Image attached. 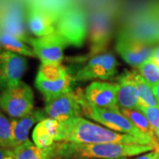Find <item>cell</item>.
<instances>
[{"instance_id": "8", "label": "cell", "mask_w": 159, "mask_h": 159, "mask_svg": "<svg viewBox=\"0 0 159 159\" xmlns=\"http://www.w3.org/2000/svg\"><path fill=\"white\" fill-rule=\"evenodd\" d=\"M85 95L80 90H70L59 96L45 100L44 111L49 118L62 123L84 115L83 104Z\"/></svg>"}, {"instance_id": "28", "label": "cell", "mask_w": 159, "mask_h": 159, "mask_svg": "<svg viewBox=\"0 0 159 159\" xmlns=\"http://www.w3.org/2000/svg\"><path fill=\"white\" fill-rule=\"evenodd\" d=\"M150 59L159 66V43L155 47L153 53H152V56L150 57Z\"/></svg>"}, {"instance_id": "12", "label": "cell", "mask_w": 159, "mask_h": 159, "mask_svg": "<svg viewBox=\"0 0 159 159\" xmlns=\"http://www.w3.org/2000/svg\"><path fill=\"white\" fill-rule=\"evenodd\" d=\"M28 68V61L23 56L0 50V94L19 83Z\"/></svg>"}, {"instance_id": "4", "label": "cell", "mask_w": 159, "mask_h": 159, "mask_svg": "<svg viewBox=\"0 0 159 159\" xmlns=\"http://www.w3.org/2000/svg\"><path fill=\"white\" fill-rule=\"evenodd\" d=\"M56 32L69 45L81 47L89 34V18L85 10L78 5H71L58 13Z\"/></svg>"}, {"instance_id": "19", "label": "cell", "mask_w": 159, "mask_h": 159, "mask_svg": "<svg viewBox=\"0 0 159 159\" xmlns=\"http://www.w3.org/2000/svg\"><path fill=\"white\" fill-rule=\"evenodd\" d=\"M74 80V78L70 74L63 77L62 79L52 81L35 79V87L43 95L45 100H48L72 90Z\"/></svg>"}, {"instance_id": "36", "label": "cell", "mask_w": 159, "mask_h": 159, "mask_svg": "<svg viewBox=\"0 0 159 159\" xmlns=\"http://www.w3.org/2000/svg\"><path fill=\"white\" fill-rule=\"evenodd\" d=\"M0 50H1V49H0Z\"/></svg>"}, {"instance_id": "31", "label": "cell", "mask_w": 159, "mask_h": 159, "mask_svg": "<svg viewBox=\"0 0 159 159\" xmlns=\"http://www.w3.org/2000/svg\"><path fill=\"white\" fill-rule=\"evenodd\" d=\"M153 8L154 11H155V14H156V17H157V22H158L159 27V3L153 5Z\"/></svg>"}, {"instance_id": "3", "label": "cell", "mask_w": 159, "mask_h": 159, "mask_svg": "<svg viewBox=\"0 0 159 159\" xmlns=\"http://www.w3.org/2000/svg\"><path fill=\"white\" fill-rule=\"evenodd\" d=\"M117 8L104 5L97 8L89 18V55L91 57L103 53L112 38Z\"/></svg>"}, {"instance_id": "1", "label": "cell", "mask_w": 159, "mask_h": 159, "mask_svg": "<svg viewBox=\"0 0 159 159\" xmlns=\"http://www.w3.org/2000/svg\"><path fill=\"white\" fill-rule=\"evenodd\" d=\"M51 148L54 159H119L155 150L152 145L125 143L81 144L64 142H55Z\"/></svg>"}, {"instance_id": "18", "label": "cell", "mask_w": 159, "mask_h": 159, "mask_svg": "<svg viewBox=\"0 0 159 159\" xmlns=\"http://www.w3.org/2000/svg\"><path fill=\"white\" fill-rule=\"evenodd\" d=\"M59 134V122L46 118L36 124L33 131V142L40 148H48L57 142Z\"/></svg>"}, {"instance_id": "33", "label": "cell", "mask_w": 159, "mask_h": 159, "mask_svg": "<svg viewBox=\"0 0 159 159\" xmlns=\"http://www.w3.org/2000/svg\"><path fill=\"white\" fill-rule=\"evenodd\" d=\"M155 134H156V135H157V139H158L159 141V129H157V130L156 131Z\"/></svg>"}, {"instance_id": "34", "label": "cell", "mask_w": 159, "mask_h": 159, "mask_svg": "<svg viewBox=\"0 0 159 159\" xmlns=\"http://www.w3.org/2000/svg\"><path fill=\"white\" fill-rule=\"evenodd\" d=\"M119 159H127L126 157H122V158H119Z\"/></svg>"}, {"instance_id": "11", "label": "cell", "mask_w": 159, "mask_h": 159, "mask_svg": "<svg viewBox=\"0 0 159 159\" xmlns=\"http://www.w3.org/2000/svg\"><path fill=\"white\" fill-rule=\"evenodd\" d=\"M119 83L93 81L86 88V103L93 108L119 110Z\"/></svg>"}, {"instance_id": "5", "label": "cell", "mask_w": 159, "mask_h": 159, "mask_svg": "<svg viewBox=\"0 0 159 159\" xmlns=\"http://www.w3.org/2000/svg\"><path fill=\"white\" fill-rule=\"evenodd\" d=\"M83 108H84V115L106 126L110 130L136 137L144 142L146 145L154 146L152 139L141 132L135 125H134L130 120L122 114L120 109L109 110V109L93 108L86 103V99L84 101Z\"/></svg>"}, {"instance_id": "26", "label": "cell", "mask_w": 159, "mask_h": 159, "mask_svg": "<svg viewBox=\"0 0 159 159\" xmlns=\"http://www.w3.org/2000/svg\"><path fill=\"white\" fill-rule=\"evenodd\" d=\"M140 111L147 118L153 130L159 129V107H141Z\"/></svg>"}, {"instance_id": "15", "label": "cell", "mask_w": 159, "mask_h": 159, "mask_svg": "<svg viewBox=\"0 0 159 159\" xmlns=\"http://www.w3.org/2000/svg\"><path fill=\"white\" fill-rule=\"evenodd\" d=\"M47 116L48 115L46 114L44 110L34 109L31 112L22 118L11 119V123L14 148L28 142L30 129L35 124H38L40 121L48 118Z\"/></svg>"}, {"instance_id": "25", "label": "cell", "mask_w": 159, "mask_h": 159, "mask_svg": "<svg viewBox=\"0 0 159 159\" xmlns=\"http://www.w3.org/2000/svg\"><path fill=\"white\" fill-rule=\"evenodd\" d=\"M137 68L138 73L151 87L157 85L159 82V66L150 58Z\"/></svg>"}, {"instance_id": "32", "label": "cell", "mask_w": 159, "mask_h": 159, "mask_svg": "<svg viewBox=\"0 0 159 159\" xmlns=\"http://www.w3.org/2000/svg\"><path fill=\"white\" fill-rule=\"evenodd\" d=\"M152 159H159V150H155V155Z\"/></svg>"}, {"instance_id": "9", "label": "cell", "mask_w": 159, "mask_h": 159, "mask_svg": "<svg viewBox=\"0 0 159 159\" xmlns=\"http://www.w3.org/2000/svg\"><path fill=\"white\" fill-rule=\"evenodd\" d=\"M29 44L43 65H61L64 51L69 45L57 32L42 37H30Z\"/></svg>"}, {"instance_id": "24", "label": "cell", "mask_w": 159, "mask_h": 159, "mask_svg": "<svg viewBox=\"0 0 159 159\" xmlns=\"http://www.w3.org/2000/svg\"><path fill=\"white\" fill-rule=\"evenodd\" d=\"M0 147L12 150L13 139L11 119H9L0 111Z\"/></svg>"}, {"instance_id": "10", "label": "cell", "mask_w": 159, "mask_h": 159, "mask_svg": "<svg viewBox=\"0 0 159 159\" xmlns=\"http://www.w3.org/2000/svg\"><path fill=\"white\" fill-rule=\"evenodd\" d=\"M119 63L111 52H103L90 57L89 62L77 72L74 80L87 81L91 80H108L114 77L118 72Z\"/></svg>"}, {"instance_id": "27", "label": "cell", "mask_w": 159, "mask_h": 159, "mask_svg": "<svg viewBox=\"0 0 159 159\" xmlns=\"http://www.w3.org/2000/svg\"><path fill=\"white\" fill-rule=\"evenodd\" d=\"M0 159H15L12 150L0 147Z\"/></svg>"}, {"instance_id": "30", "label": "cell", "mask_w": 159, "mask_h": 159, "mask_svg": "<svg viewBox=\"0 0 159 159\" xmlns=\"http://www.w3.org/2000/svg\"><path fill=\"white\" fill-rule=\"evenodd\" d=\"M152 89H153L154 95H155V97H156V98H157V102L159 103V82L157 85L152 87Z\"/></svg>"}, {"instance_id": "35", "label": "cell", "mask_w": 159, "mask_h": 159, "mask_svg": "<svg viewBox=\"0 0 159 159\" xmlns=\"http://www.w3.org/2000/svg\"><path fill=\"white\" fill-rule=\"evenodd\" d=\"M74 159H89V158H74Z\"/></svg>"}, {"instance_id": "7", "label": "cell", "mask_w": 159, "mask_h": 159, "mask_svg": "<svg viewBox=\"0 0 159 159\" xmlns=\"http://www.w3.org/2000/svg\"><path fill=\"white\" fill-rule=\"evenodd\" d=\"M0 109L11 119H20L34 110V93L24 81L0 94Z\"/></svg>"}, {"instance_id": "22", "label": "cell", "mask_w": 159, "mask_h": 159, "mask_svg": "<svg viewBox=\"0 0 159 159\" xmlns=\"http://www.w3.org/2000/svg\"><path fill=\"white\" fill-rule=\"evenodd\" d=\"M134 73V80L138 90L141 107H159V103L154 95L152 87L136 71Z\"/></svg>"}, {"instance_id": "21", "label": "cell", "mask_w": 159, "mask_h": 159, "mask_svg": "<svg viewBox=\"0 0 159 159\" xmlns=\"http://www.w3.org/2000/svg\"><path fill=\"white\" fill-rule=\"evenodd\" d=\"M15 159H54L52 148H40L28 141L12 149Z\"/></svg>"}, {"instance_id": "16", "label": "cell", "mask_w": 159, "mask_h": 159, "mask_svg": "<svg viewBox=\"0 0 159 159\" xmlns=\"http://www.w3.org/2000/svg\"><path fill=\"white\" fill-rule=\"evenodd\" d=\"M119 85L118 102L119 107L126 110H139L141 108L139 94L134 80L133 71H125L117 78Z\"/></svg>"}, {"instance_id": "17", "label": "cell", "mask_w": 159, "mask_h": 159, "mask_svg": "<svg viewBox=\"0 0 159 159\" xmlns=\"http://www.w3.org/2000/svg\"><path fill=\"white\" fill-rule=\"evenodd\" d=\"M0 31L18 37L29 43L30 37L27 33L22 12L17 7H11L0 17Z\"/></svg>"}, {"instance_id": "13", "label": "cell", "mask_w": 159, "mask_h": 159, "mask_svg": "<svg viewBox=\"0 0 159 159\" xmlns=\"http://www.w3.org/2000/svg\"><path fill=\"white\" fill-rule=\"evenodd\" d=\"M155 47L153 44L131 39L119 33L116 42L118 53L127 64L135 67H139L151 57Z\"/></svg>"}, {"instance_id": "14", "label": "cell", "mask_w": 159, "mask_h": 159, "mask_svg": "<svg viewBox=\"0 0 159 159\" xmlns=\"http://www.w3.org/2000/svg\"><path fill=\"white\" fill-rule=\"evenodd\" d=\"M57 14L38 6H32L27 13L29 31L36 37H42L56 32Z\"/></svg>"}, {"instance_id": "23", "label": "cell", "mask_w": 159, "mask_h": 159, "mask_svg": "<svg viewBox=\"0 0 159 159\" xmlns=\"http://www.w3.org/2000/svg\"><path fill=\"white\" fill-rule=\"evenodd\" d=\"M69 74L68 70L62 65H43L42 64L38 69L36 79L43 80H57L62 79Z\"/></svg>"}, {"instance_id": "20", "label": "cell", "mask_w": 159, "mask_h": 159, "mask_svg": "<svg viewBox=\"0 0 159 159\" xmlns=\"http://www.w3.org/2000/svg\"><path fill=\"white\" fill-rule=\"evenodd\" d=\"M0 49L23 57H36L32 47L11 34L0 31Z\"/></svg>"}, {"instance_id": "2", "label": "cell", "mask_w": 159, "mask_h": 159, "mask_svg": "<svg viewBox=\"0 0 159 159\" xmlns=\"http://www.w3.org/2000/svg\"><path fill=\"white\" fill-rule=\"evenodd\" d=\"M58 142L81 144L125 143L146 145L136 137L110 130L83 119L82 117L74 118L59 123V134L57 142Z\"/></svg>"}, {"instance_id": "29", "label": "cell", "mask_w": 159, "mask_h": 159, "mask_svg": "<svg viewBox=\"0 0 159 159\" xmlns=\"http://www.w3.org/2000/svg\"><path fill=\"white\" fill-rule=\"evenodd\" d=\"M154 155H155V150L152 151V152H148L147 154H144V155H142L140 157H138L135 159H152L153 158Z\"/></svg>"}, {"instance_id": "6", "label": "cell", "mask_w": 159, "mask_h": 159, "mask_svg": "<svg viewBox=\"0 0 159 159\" xmlns=\"http://www.w3.org/2000/svg\"><path fill=\"white\" fill-rule=\"evenodd\" d=\"M119 34L149 44L159 43V27L153 6L137 13L120 29Z\"/></svg>"}]
</instances>
